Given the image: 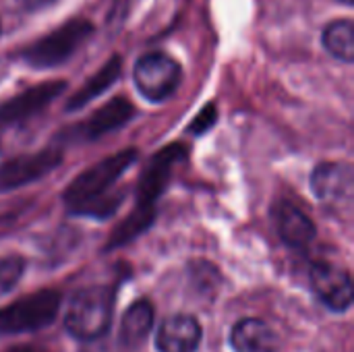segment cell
<instances>
[{
    "mask_svg": "<svg viewBox=\"0 0 354 352\" xmlns=\"http://www.w3.org/2000/svg\"><path fill=\"white\" fill-rule=\"evenodd\" d=\"M114 311V288L110 286H87L75 293L64 315L66 332L81 340L91 342L102 338L112 322Z\"/></svg>",
    "mask_w": 354,
    "mask_h": 352,
    "instance_id": "1",
    "label": "cell"
},
{
    "mask_svg": "<svg viewBox=\"0 0 354 352\" xmlns=\"http://www.w3.org/2000/svg\"><path fill=\"white\" fill-rule=\"evenodd\" d=\"M95 27L87 19H71L35 39L23 50V60L33 68H54L66 62L93 35Z\"/></svg>",
    "mask_w": 354,
    "mask_h": 352,
    "instance_id": "2",
    "label": "cell"
},
{
    "mask_svg": "<svg viewBox=\"0 0 354 352\" xmlns=\"http://www.w3.org/2000/svg\"><path fill=\"white\" fill-rule=\"evenodd\" d=\"M135 160H137V149L129 147L83 170L79 176L71 180V185L64 191L66 205L75 210L83 203L104 197L106 191L135 164Z\"/></svg>",
    "mask_w": 354,
    "mask_h": 352,
    "instance_id": "3",
    "label": "cell"
},
{
    "mask_svg": "<svg viewBox=\"0 0 354 352\" xmlns=\"http://www.w3.org/2000/svg\"><path fill=\"white\" fill-rule=\"evenodd\" d=\"M60 293L37 290L0 309L2 334H27L48 328L60 309Z\"/></svg>",
    "mask_w": 354,
    "mask_h": 352,
    "instance_id": "4",
    "label": "cell"
},
{
    "mask_svg": "<svg viewBox=\"0 0 354 352\" xmlns=\"http://www.w3.org/2000/svg\"><path fill=\"white\" fill-rule=\"evenodd\" d=\"M135 85L139 93L149 102L168 100L180 85L183 68L166 52H149L135 64Z\"/></svg>",
    "mask_w": 354,
    "mask_h": 352,
    "instance_id": "5",
    "label": "cell"
},
{
    "mask_svg": "<svg viewBox=\"0 0 354 352\" xmlns=\"http://www.w3.org/2000/svg\"><path fill=\"white\" fill-rule=\"evenodd\" d=\"M185 158H187V147L183 143H172V145H166L164 149H160L149 160L143 174L139 176L137 201H135L137 210L156 212L158 197L166 191L174 166L178 162H183Z\"/></svg>",
    "mask_w": 354,
    "mask_h": 352,
    "instance_id": "6",
    "label": "cell"
},
{
    "mask_svg": "<svg viewBox=\"0 0 354 352\" xmlns=\"http://www.w3.org/2000/svg\"><path fill=\"white\" fill-rule=\"evenodd\" d=\"M62 160V154L54 147L35 151V154H25L10 158L0 164V193L19 189L23 185H29L48 172H52Z\"/></svg>",
    "mask_w": 354,
    "mask_h": 352,
    "instance_id": "7",
    "label": "cell"
},
{
    "mask_svg": "<svg viewBox=\"0 0 354 352\" xmlns=\"http://www.w3.org/2000/svg\"><path fill=\"white\" fill-rule=\"evenodd\" d=\"M315 297L332 311L344 313L351 309L354 299L351 274L334 263H315L309 274Z\"/></svg>",
    "mask_w": 354,
    "mask_h": 352,
    "instance_id": "8",
    "label": "cell"
},
{
    "mask_svg": "<svg viewBox=\"0 0 354 352\" xmlns=\"http://www.w3.org/2000/svg\"><path fill=\"white\" fill-rule=\"evenodd\" d=\"M313 195L328 205H351L354 197V172L346 162L317 164L311 174Z\"/></svg>",
    "mask_w": 354,
    "mask_h": 352,
    "instance_id": "9",
    "label": "cell"
},
{
    "mask_svg": "<svg viewBox=\"0 0 354 352\" xmlns=\"http://www.w3.org/2000/svg\"><path fill=\"white\" fill-rule=\"evenodd\" d=\"M66 89L64 81H46L39 85H33L15 98L0 104V127L4 124H17L23 122L37 112H41L50 102H54L62 91Z\"/></svg>",
    "mask_w": 354,
    "mask_h": 352,
    "instance_id": "10",
    "label": "cell"
},
{
    "mask_svg": "<svg viewBox=\"0 0 354 352\" xmlns=\"http://www.w3.org/2000/svg\"><path fill=\"white\" fill-rule=\"evenodd\" d=\"M135 116V106L127 98H112L108 104L97 108L85 122L73 129L77 139L93 141L102 135H108L120 127H124Z\"/></svg>",
    "mask_w": 354,
    "mask_h": 352,
    "instance_id": "11",
    "label": "cell"
},
{
    "mask_svg": "<svg viewBox=\"0 0 354 352\" xmlns=\"http://www.w3.org/2000/svg\"><path fill=\"white\" fill-rule=\"evenodd\" d=\"M201 344V326L191 315H170L156 332L160 352H195Z\"/></svg>",
    "mask_w": 354,
    "mask_h": 352,
    "instance_id": "12",
    "label": "cell"
},
{
    "mask_svg": "<svg viewBox=\"0 0 354 352\" xmlns=\"http://www.w3.org/2000/svg\"><path fill=\"white\" fill-rule=\"evenodd\" d=\"M230 344L234 352H278L280 338L272 326L261 319L249 317L241 319L230 334Z\"/></svg>",
    "mask_w": 354,
    "mask_h": 352,
    "instance_id": "13",
    "label": "cell"
},
{
    "mask_svg": "<svg viewBox=\"0 0 354 352\" xmlns=\"http://www.w3.org/2000/svg\"><path fill=\"white\" fill-rule=\"evenodd\" d=\"M274 216H276V226H278V232H280V239L288 245V247H295V249H303L307 247L317 230H315V224L311 222V218L299 210L297 205L284 201L280 203L276 210H274Z\"/></svg>",
    "mask_w": 354,
    "mask_h": 352,
    "instance_id": "14",
    "label": "cell"
},
{
    "mask_svg": "<svg viewBox=\"0 0 354 352\" xmlns=\"http://www.w3.org/2000/svg\"><path fill=\"white\" fill-rule=\"evenodd\" d=\"M120 73H122V58H120L118 54H114L97 73H93V75H91V77H89L73 95H71V100L66 102V110L73 112V110L85 108L91 100H95V98L102 95L106 89H110V87L118 81Z\"/></svg>",
    "mask_w": 354,
    "mask_h": 352,
    "instance_id": "15",
    "label": "cell"
},
{
    "mask_svg": "<svg viewBox=\"0 0 354 352\" xmlns=\"http://www.w3.org/2000/svg\"><path fill=\"white\" fill-rule=\"evenodd\" d=\"M153 328V307L149 301L133 303L120 322V342L124 349H137L145 342Z\"/></svg>",
    "mask_w": 354,
    "mask_h": 352,
    "instance_id": "16",
    "label": "cell"
},
{
    "mask_svg": "<svg viewBox=\"0 0 354 352\" xmlns=\"http://www.w3.org/2000/svg\"><path fill=\"white\" fill-rule=\"evenodd\" d=\"M354 27L351 19H338L332 21L322 35L324 48L338 60L342 62H353L354 60Z\"/></svg>",
    "mask_w": 354,
    "mask_h": 352,
    "instance_id": "17",
    "label": "cell"
},
{
    "mask_svg": "<svg viewBox=\"0 0 354 352\" xmlns=\"http://www.w3.org/2000/svg\"><path fill=\"white\" fill-rule=\"evenodd\" d=\"M156 220V212H147V210H137L133 207L131 214L112 230L110 241L106 243V249L112 251L116 247H122L127 243H131L133 239H137L141 232H145Z\"/></svg>",
    "mask_w": 354,
    "mask_h": 352,
    "instance_id": "18",
    "label": "cell"
},
{
    "mask_svg": "<svg viewBox=\"0 0 354 352\" xmlns=\"http://www.w3.org/2000/svg\"><path fill=\"white\" fill-rule=\"evenodd\" d=\"M25 272V261L19 255L0 257V297L10 293Z\"/></svg>",
    "mask_w": 354,
    "mask_h": 352,
    "instance_id": "19",
    "label": "cell"
},
{
    "mask_svg": "<svg viewBox=\"0 0 354 352\" xmlns=\"http://www.w3.org/2000/svg\"><path fill=\"white\" fill-rule=\"evenodd\" d=\"M120 205V195H104L100 199H93L89 203H83L79 207H75L73 212L75 214H81V216H93V218H108L112 216Z\"/></svg>",
    "mask_w": 354,
    "mask_h": 352,
    "instance_id": "20",
    "label": "cell"
},
{
    "mask_svg": "<svg viewBox=\"0 0 354 352\" xmlns=\"http://www.w3.org/2000/svg\"><path fill=\"white\" fill-rule=\"evenodd\" d=\"M216 120H218V108H216V104H207L205 108H201V112L193 118V122H191V127H189V131L193 133V135H205L214 124H216Z\"/></svg>",
    "mask_w": 354,
    "mask_h": 352,
    "instance_id": "21",
    "label": "cell"
},
{
    "mask_svg": "<svg viewBox=\"0 0 354 352\" xmlns=\"http://www.w3.org/2000/svg\"><path fill=\"white\" fill-rule=\"evenodd\" d=\"M8 352H44L41 349H33V346H19V349H10Z\"/></svg>",
    "mask_w": 354,
    "mask_h": 352,
    "instance_id": "22",
    "label": "cell"
},
{
    "mask_svg": "<svg viewBox=\"0 0 354 352\" xmlns=\"http://www.w3.org/2000/svg\"><path fill=\"white\" fill-rule=\"evenodd\" d=\"M340 2H344V4H348V6L353 4V0H340Z\"/></svg>",
    "mask_w": 354,
    "mask_h": 352,
    "instance_id": "23",
    "label": "cell"
}]
</instances>
